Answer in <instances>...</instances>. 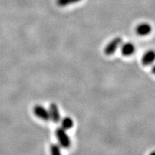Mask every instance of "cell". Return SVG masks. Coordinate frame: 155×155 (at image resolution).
I'll use <instances>...</instances> for the list:
<instances>
[{
    "label": "cell",
    "instance_id": "obj_1",
    "mask_svg": "<svg viewBox=\"0 0 155 155\" xmlns=\"http://www.w3.org/2000/svg\"><path fill=\"white\" fill-rule=\"evenodd\" d=\"M55 136L58 141V144L63 148H69L71 147V141L70 137L66 131L63 128L59 127L55 130Z\"/></svg>",
    "mask_w": 155,
    "mask_h": 155
},
{
    "label": "cell",
    "instance_id": "obj_2",
    "mask_svg": "<svg viewBox=\"0 0 155 155\" xmlns=\"http://www.w3.org/2000/svg\"><path fill=\"white\" fill-rule=\"evenodd\" d=\"M121 44L122 38H120V37H116V38H114L111 42H108L107 44L105 49H104V53L106 55H113Z\"/></svg>",
    "mask_w": 155,
    "mask_h": 155
},
{
    "label": "cell",
    "instance_id": "obj_3",
    "mask_svg": "<svg viewBox=\"0 0 155 155\" xmlns=\"http://www.w3.org/2000/svg\"><path fill=\"white\" fill-rule=\"evenodd\" d=\"M33 113L39 119L44 121H48L50 120L49 111L41 105H36L33 107Z\"/></svg>",
    "mask_w": 155,
    "mask_h": 155
},
{
    "label": "cell",
    "instance_id": "obj_4",
    "mask_svg": "<svg viewBox=\"0 0 155 155\" xmlns=\"http://www.w3.org/2000/svg\"><path fill=\"white\" fill-rule=\"evenodd\" d=\"M48 111H49L50 120H52V121H53L54 123H58V122L61 121V113H60L59 108H58L57 104L55 103L50 104Z\"/></svg>",
    "mask_w": 155,
    "mask_h": 155
},
{
    "label": "cell",
    "instance_id": "obj_5",
    "mask_svg": "<svg viewBox=\"0 0 155 155\" xmlns=\"http://www.w3.org/2000/svg\"><path fill=\"white\" fill-rule=\"evenodd\" d=\"M121 54L126 57H129L133 55L135 52V46L131 42H125V43L121 44Z\"/></svg>",
    "mask_w": 155,
    "mask_h": 155
},
{
    "label": "cell",
    "instance_id": "obj_6",
    "mask_svg": "<svg viewBox=\"0 0 155 155\" xmlns=\"http://www.w3.org/2000/svg\"><path fill=\"white\" fill-rule=\"evenodd\" d=\"M136 33L139 36H146L152 31V27L147 23H141L136 28Z\"/></svg>",
    "mask_w": 155,
    "mask_h": 155
},
{
    "label": "cell",
    "instance_id": "obj_7",
    "mask_svg": "<svg viewBox=\"0 0 155 155\" xmlns=\"http://www.w3.org/2000/svg\"><path fill=\"white\" fill-rule=\"evenodd\" d=\"M155 53L154 50H148L147 53H145L141 58V63L143 65L147 66L152 64L154 61Z\"/></svg>",
    "mask_w": 155,
    "mask_h": 155
},
{
    "label": "cell",
    "instance_id": "obj_8",
    "mask_svg": "<svg viewBox=\"0 0 155 155\" xmlns=\"http://www.w3.org/2000/svg\"><path fill=\"white\" fill-rule=\"evenodd\" d=\"M61 128L65 129V131L69 130V129H72L74 124L73 119L71 117H65L63 119L61 120Z\"/></svg>",
    "mask_w": 155,
    "mask_h": 155
},
{
    "label": "cell",
    "instance_id": "obj_9",
    "mask_svg": "<svg viewBox=\"0 0 155 155\" xmlns=\"http://www.w3.org/2000/svg\"><path fill=\"white\" fill-rule=\"evenodd\" d=\"M50 152L51 155H62L61 147L58 144H52L50 147Z\"/></svg>",
    "mask_w": 155,
    "mask_h": 155
},
{
    "label": "cell",
    "instance_id": "obj_10",
    "mask_svg": "<svg viewBox=\"0 0 155 155\" xmlns=\"http://www.w3.org/2000/svg\"><path fill=\"white\" fill-rule=\"evenodd\" d=\"M81 1V0H57L56 3L59 7H66L68 5L78 3Z\"/></svg>",
    "mask_w": 155,
    "mask_h": 155
},
{
    "label": "cell",
    "instance_id": "obj_11",
    "mask_svg": "<svg viewBox=\"0 0 155 155\" xmlns=\"http://www.w3.org/2000/svg\"><path fill=\"white\" fill-rule=\"evenodd\" d=\"M150 155H154V152H152Z\"/></svg>",
    "mask_w": 155,
    "mask_h": 155
}]
</instances>
